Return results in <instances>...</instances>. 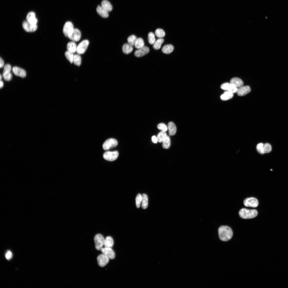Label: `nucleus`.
Wrapping results in <instances>:
<instances>
[{"instance_id":"f257e3e1","label":"nucleus","mask_w":288,"mask_h":288,"mask_svg":"<svg viewBox=\"0 0 288 288\" xmlns=\"http://www.w3.org/2000/svg\"><path fill=\"white\" fill-rule=\"evenodd\" d=\"M219 237L221 241L227 242L230 241L232 238L233 232L232 229L229 226H222L218 230Z\"/></svg>"},{"instance_id":"f03ea898","label":"nucleus","mask_w":288,"mask_h":288,"mask_svg":"<svg viewBox=\"0 0 288 288\" xmlns=\"http://www.w3.org/2000/svg\"><path fill=\"white\" fill-rule=\"evenodd\" d=\"M258 212L256 209L249 210L245 208L241 209L239 212V217L244 219L254 218L258 215Z\"/></svg>"},{"instance_id":"7ed1b4c3","label":"nucleus","mask_w":288,"mask_h":288,"mask_svg":"<svg viewBox=\"0 0 288 288\" xmlns=\"http://www.w3.org/2000/svg\"><path fill=\"white\" fill-rule=\"evenodd\" d=\"M95 249L100 250L104 246L105 239L103 236L100 234L96 235L94 238Z\"/></svg>"},{"instance_id":"20e7f679","label":"nucleus","mask_w":288,"mask_h":288,"mask_svg":"<svg viewBox=\"0 0 288 288\" xmlns=\"http://www.w3.org/2000/svg\"><path fill=\"white\" fill-rule=\"evenodd\" d=\"M118 145L117 140L114 139H110L106 140L103 143V149L107 150L116 147Z\"/></svg>"},{"instance_id":"39448f33","label":"nucleus","mask_w":288,"mask_h":288,"mask_svg":"<svg viewBox=\"0 0 288 288\" xmlns=\"http://www.w3.org/2000/svg\"><path fill=\"white\" fill-rule=\"evenodd\" d=\"M74 29L73 23L71 22L68 21L64 25L63 32L65 37L68 38L73 33Z\"/></svg>"},{"instance_id":"423d86ee","label":"nucleus","mask_w":288,"mask_h":288,"mask_svg":"<svg viewBox=\"0 0 288 288\" xmlns=\"http://www.w3.org/2000/svg\"><path fill=\"white\" fill-rule=\"evenodd\" d=\"M245 206L248 207L256 208L259 205V201L256 198L251 197L245 199L244 202Z\"/></svg>"},{"instance_id":"0eeeda50","label":"nucleus","mask_w":288,"mask_h":288,"mask_svg":"<svg viewBox=\"0 0 288 288\" xmlns=\"http://www.w3.org/2000/svg\"><path fill=\"white\" fill-rule=\"evenodd\" d=\"M118 155V153L117 151H108L104 154L103 158L107 161H113L117 159Z\"/></svg>"},{"instance_id":"6e6552de","label":"nucleus","mask_w":288,"mask_h":288,"mask_svg":"<svg viewBox=\"0 0 288 288\" xmlns=\"http://www.w3.org/2000/svg\"><path fill=\"white\" fill-rule=\"evenodd\" d=\"M89 44V41L87 40H84L82 41L77 46V53L79 54L85 53L87 49Z\"/></svg>"},{"instance_id":"1a4fd4ad","label":"nucleus","mask_w":288,"mask_h":288,"mask_svg":"<svg viewBox=\"0 0 288 288\" xmlns=\"http://www.w3.org/2000/svg\"><path fill=\"white\" fill-rule=\"evenodd\" d=\"M23 28L27 32H33L37 29V25H34L28 22L27 21H24L22 23Z\"/></svg>"},{"instance_id":"9d476101","label":"nucleus","mask_w":288,"mask_h":288,"mask_svg":"<svg viewBox=\"0 0 288 288\" xmlns=\"http://www.w3.org/2000/svg\"><path fill=\"white\" fill-rule=\"evenodd\" d=\"M97 260L99 265L100 267H104L109 263L110 259L102 254L98 256Z\"/></svg>"},{"instance_id":"9b49d317","label":"nucleus","mask_w":288,"mask_h":288,"mask_svg":"<svg viewBox=\"0 0 288 288\" xmlns=\"http://www.w3.org/2000/svg\"><path fill=\"white\" fill-rule=\"evenodd\" d=\"M103 254H104L110 259H114L115 257V254L114 251L111 248H103L101 250Z\"/></svg>"},{"instance_id":"f8f14e48","label":"nucleus","mask_w":288,"mask_h":288,"mask_svg":"<svg viewBox=\"0 0 288 288\" xmlns=\"http://www.w3.org/2000/svg\"><path fill=\"white\" fill-rule=\"evenodd\" d=\"M81 37V33L80 31L77 29H74L68 38L74 42H77L80 40Z\"/></svg>"},{"instance_id":"ddd939ff","label":"nucleus","mask_w":288,"mask_h":288,"mask_svg":"<svg viewBox=\"0 0 288 288\" xmlns=\"http://www.w3.org/2000/svg\"><path fill=\"white\" fill-rule=\"evenodd\" d=\"M149 51L148 47L146 46H144L141 49H138L135 52L134 55L137 57H142L147 54Z\"/></svg>"},{"instance_id":"4468645a","label":"nucleus","mask_w":288,"mask_h":288,"mask_svg":"<svg viewBox=\"0 0 288 288\" xmlns=\"http://www.w3.org/2000/svg\"><path fill=\"white\" fill-rule=\"evenodd\" d=\"M12 70L14 74L17 76L22 78L25 77L26 76V72L23 69L15 67H14Z\"/></svg>"},{"instance_id":"2eb2a0df","label":"nucleus","mask_w":288,"mask_h":288,"mask_svg":"<svg viewBox=\"0 0 288 288\" xmlns=\"http://www.w3.org/2000/svg\"><path fill=\"white\" fill-rule=\"evenodd\" d=\"M27 21L29 23L34 25H37L38 20L35 17L34 13L33 11L29 12L27 14L26 17Z\"/></svg>"},{"instance_id":"dca6fc26","label":"nucleus","mask_w":288,"mask_h":288,"mask_svg":"<svg viewBox=\"0 0 288 288\" xmlns=\"http://www.w3.org/2000/svg\"><path fill=\"white\" fill-rule=\"evenodd\" d=\"M251 89L248 86H242L238 88L237 94L239 96H243L249 93Z\"/></svg>"},{"instance_id":"f3484780","label":"nucleus","mask_w":288,"mask_h":288,"mask_svg":"<svg viewBox=\"0 0 288 288\" xmlns=\"http://www.w3.org/2000/svg\"><path fill=\"white\" fill-rule=\"evenodd\" d=\"M230 83L237 88H239L243 86L244 83L243 81L241 79L237 77L232 79L230 81Z\"/></svg>"},{"instance_id":"a211bd4d","label":"nucleus","mask_w":288,"mask_h":288,"mask_svg":"<svg viewBox=\"0 0 288 288\" xmlns=\"http://www.w3.org/2000/svg\"><path fill=\"white\" fill-rule=\"evenodd\" d=\"M97 10L98 13L102 17L107 18L109 16V12L103 8L101 6L99 5Z\"/></svg>"},{"instance_id":"6ab92c4d","label":"nucleus","mask_w":288,"mask_h":288,"mask_svg":"<svg viewBox=\"0 0 288 288\" xmlns=\"http://www.w3.org/2000/svg\"><path fill=\"white\" fill-rule=\"evenodd\" d=\"M167 127L170 136H173L176 134L177 128L174 123L171 122H169L168 124Z\"/></svg>"},{"instance_id":"aec40b11","label":"nucleus","mask_w":288,"mask_h":288,"mask_svg":"<svg viewBox=\"0 0 288 288\" xmlns=\"http://www.w3.org/2000/svg\"><path fill=\"white\" fill-rule=\"evenodd\" d=\"M101 6L108 12L111 11L113 8L111 4L106 0H104L102 2Z\"/></svg>"},{"instance_id":"412c9836","label":"nucleus","mask_w":288,"mask_h":288,"mask_svg":"<svg viewBox=\"0 0 288 288\" xmlns=\"http://www.w3.org/2000/svg\"><path fill=\"white\" fill-rule=\"evenodd\" d=\"M77 47L74 42H70L68 43L67 45L68 51L72 53H75L77 50Z\"/></svg>"},{"instance_id":"4be33fe9","label":"nucleus","mask_w":288,"mask_h":288,"mask_svg":"<svg viewBox=\"0 0 288 288\" xmlns=\"http://www.w3.org/2000/svg\"><path fill=\"white\" fill-rule=\"evenodd\" d=\"M114 244L113 239L110 236L107 237L105 239L104 246L105 247L112 248Z\"/></svg>"},{"instance_id":"5701e85b","label":"nucleus","mask_w":288,"mask_h":288,"mask_svg":"<svg viewBox=\"0 0 288 288\" xmlns=\"http://www.w3.org/2000/svg\"><path fill=\"white\" fill-rule=\"evenodd\" d=\"M174 49V46L172 45H166L163 47L162 49L163 53L166 54H169L173 51Z\"/></svg>"},{"instance_id":"b1692460","label":"nucleus","mask_w":288,"mask_h":288,"mask_svg":"<svg viewBox=\"0 0 288 288\" xmlns=\"http://www.w3.org/2000/svg\"><path fill=\"white\" fill-rule=\"evenodd\" d=\"M133 50V46L129 44H124L122 47V51L123 52L126 54L131 53Z\"/></svg>"},{"instance_id":"393cba45","label":"nucleus","mask_w":288,"mask_h":288,"mask_svg":"<svg viewBox=\"0 0 288 288\" xmlns=\"http://www.w3.org/2000/svg\"><path fill=\"white\" fill-rule=\"evenodd\" d=\"M233 93L227 91L225 92L221 96L220 98L223 101H226L232 99L233 97Z\"/></svg>"},{"instance_id":"a878e982","label":"nucleus","mask_w":288,"mask_h":288,"mask_svg":"<svg viewBox=\"0 0 288 288\" xmlns=\"http://www.w3.org/2000/svg\"><path fill=\"white\" fill-rule=\"evenodd\" d=\"M142 196V207L143 209H146L148 206V197L147 195L145 194H143Z\"/></svg>"},{"instance_id":"bb28decb","label":"nucleus","mask_w":288,"mask_h":288,"mask_svg":"<svg viewBox=\"0 0 288 288\" xmlns=\"http://www.w3.org/2000/svg\"><path fill=\"white\" fill-rule=\"evenodd\" d=\"M163 147L165 149H169L171 145V141L170 137L167 136L163 142Z\"/></svg>"},{"instance_id":"cd10ccee","label":"nucleus","mask_w":288,"mask_h":288,"mask_svg":"<svg viewBox=\"0 0 288 288\" xmlns=\"http://www.w3.org/2000/svg\"><path fill=\"white\" fill-rule=\"evenodd\" d=\"M164 41V40L162 38H159L156 40L153 45V49L157 50L160 49Z\"/></svg>"},{"instance_id":"c85d7f7f","label":"nucleus","mask_w":288,"mask_h":288,"mask_svg":"<svg viewBox=\"0 0 288 288\" xmlns=\"http://www.w3.org/2000/svg\"><path fill=\"white\" fill-rule=\"evenodd\" d=\"M145 42L143 39L141 38H137L135 46L136 49H139L145 46Z\"/></svg>"},{"instance_id":"c756f323","label":"nucleus","mask_w":288,"mask_h":288,"mask_svg":"<svg viewBox=\"0 0 288 288\" xmlns=\"http://www.w3.org/2000/svg\"><path fill=\"white\" fill-rule=\"evenodd\" d=\"M167 136L166 132L161 131L158 134L157 136L158 141L160 143L162 142Z\"/></svg>"},{"instance_id":"7c9ffc66","label":"nucleus","mask_w":288,"mask_h":288,"mask_svg":"<svg viewBox=\"0 0 288 288\" xmlns=\"http://www.w3.org/2000/svg\"><path fill=\"white\" fill-rule=\"evenodd\" d=\"M73 63L75 65L78 66H80L81 63V56L79 55H74Z\"/></svg>"},{"instance_id":"2f4dec72","label":"nucleus","mask_w":288,"mask_h":288,"mask_svg":"<svg viewBox=\"0 0 288 288\" xmlns=\"http://www.w3.org/2000/svg\"><path fill=\"white\" fill-rule=\"evenodd\" d=\"M155 33L156 36L159 38H164L165 34L164 31L161 29H158L156 30Z\"/></svg>"},{"instance_id":"473e14b6","label":"nucleus","mask_w":288,"mask_h":288,"mask_svg":"<svg viewBox=\"0 0 288 288\" xmlns=\"http://www.w3.org/2000/svg\"><path fill=\"white\" fill-rule=\"evenodd\" d=\"M148 41L151 45H153L156 41L155 35L152 32H150L148 34Z\"/></svg>"},{"instance_id":"72a5a7b5","label":"nucleus","mask_w":288,"mask_h":288,"mask_svg":"<svg viewBox=\"0 0 288 288\" xmlns=\"http://www.w3.org/2000/svg\"><path fill=\"white\" fill-rule=\"evenodd\" d=\"M65 56L70 62L71 64L73 63L74 56L73 53L68 51L65 52Z\"/></svg>"},{"instance_id":"f704fd0d","label":"nucleus","mask_w":288,"mask_h":288,"mask_svg":"<svg viewBox=\"0 0 288 288\" xmlns=\"http://www.w3.org/2000/svg\"><path fill=\"white\" fill-rule=\"evenodd\" d=\"M137 39V38L135 35H131L129 37L127 41L128 43L132 46H135Z\"/></svg>"},{"instance_id":"c9c22d12","label":"nucleus","mask_w":288,"mask_h":288,"mask_svg":"<svg viewBox=\"0 0 288 288\" xmlns=\"http://www.w3.org/2000/svg\"><path fill=\"white\" fill-rule=\"evenodd\" d=\"M3 76L4 79L7 81H10L13 78V75L11 72H3Z\"/></svg>"},{"instance_id":"e433bc0d","label":"nucleus","mask_w":288,"mask_h":288,"mask_svg":"<svg viewBox=\"0 0 288 288\" xmlns=\"http://www.w3.org/2000/svg\"><path fill=\"white\" fill-rule=\"evenodd\" d=\"M263 149L265 153H268L272 151V147L270 144L266 143L263 145Z\"/></svg>"},{"instance_id":"4c0bfd02","label":"nucleus","mask_w":288,"mask_h":288,"mask_svg":"<svg viewBox=\"0 0 288 288\" xmlns=\"http://www.w3.org/2000/svg\"><path fill=\"white\" fill-rule=\"evenodd\" d=\"M142 196L140 194H138L136 199V205L137 208H139L142 202Z\"/></svg>"},{"instance_id":"58836bf2","label":"nucleus","mask_w":288,"mask_h":288,"mask_svg":"<svg viewBox=\"0 0 288 288\" xmlns=\"http://www.w3.org/2000/svg\"><path fill=\"white\" fill-rule=\"evenodd\" d=\"M157 127L159 129L163 131L166 132L168 130L167 127L163 123L159 124L157 126Z\"/></svg>"},{"instance_id":"ea45409f","label":"nucleus","mask_w":288,"mask_h":288,"mask_svg":"<svg viewBox=\"0 0 288 288\" xmlns=\"http://www.w3.org/2000/svg\"><path fill=\"white\" fill-rule=\"evenodd\" d=\"M263 144L262 143H260L258 144L256 147V149L258 152L260 154H265L263 149Z\"/></svg>"},{"instance_id":"a19ab883","label":"nucleus","mask_w":288,"mask_h":288,"mask_svg":"<svg viewBox=\"0 0 288 288\" xmlns=\"http://www.w3.org/2000/svg\"><path fill=\"white\" fill-rule=\"evenodd\" d=\"M231 86L230 83H223L221 86V88L223 90L228 91Z\"/></svg>"},{"instance_id":"79ce46f5","label":"nucleus","mask_w":288,"mask_h":288,"mask_svg":"<svg viewBox=\"0 0 288 288\" xmlns=\"http://www.w3.org/2000/svg\"><path fill=\"white\" fill-rule=\"evenodd\" d=\"M13 257V254L11 251L9 250H8L5 254V257L8 260H10Z\"/></svg>"},{"instance_id":"37998d69","label":"nucleus","mask_w":288,"mask_h":288,"mask_svg":"<svg viewBox=\"0 0 288 288\" xmlns=\"http://www.w3.org/2000/svg\"><path fill=\"white\" fill-rule=\"evenodd\" d=\"M237 90L238 88L233 85H231V86L228 91L233 94L237 92Z\"/></svg>"},{"instance_id":"c03bdc74","label":"nucleus","mask_w":288,"mask_h":288,"mask_svg":"<svg viewBox=\"0 0 288 288\" xmlns=\"http://www.w3.org/2000/svg\"><path fill=\"white\" fill-rule=\"evenodd\" d=\"M11 67L10 65L8 64L5 65L3 73L4 72H11Z\"/></svg>"},{"instance_id":"a18cd8bd","label":"nucleus","mask_w":288,"mask_h":288,"mask_svg":"<svg viewBox=\"0 0 288 288\" xmlns=\"http://www.w3.org/2000/svg\"><path fill=\"white\" fill-rule=\"evenodd\" d=\"M152 141L154 143H157L158 142L157 137L155 136H154L152 137Z\"/></svg>"},{"instance_id":"49530a36","label":"nucleus","mask_w":288,"mask_h":288,"mask_svg":"<svg viewBox=\"0 0 288 288\" xmlns=\"http://www.w3.org/2000/svg\"><path fill=\"white\" fill-rule=\"evenodd\" d=\"M4 65V62L3 59L1 57L0 59V67L3 68Z\"/></svg>"},{"instance_id":"de8ad7c7","label":"nucleus","mask_w":288,"mask_h":288,"mask_svg":"<svg viewBox=\"0 0 288 288\" xmlns=\"http://www.w3.org/2000/svg\"><path fill=\"white\" fill-rule=\"evenodd\" d=\"M4 86V83L3 82L2 80L0 82V88H2Z\"/></svg>"},{"instance_id":"09e8293b","label":"nucleus","mask_w":288,"mask_h":288,"mask_svg":"<svg viewBox=\"0 0 288 288\" xmlns=\"http://www.w3.org/2000/svg\"><path fill=\"white\" fill-rule=\"evenodd\" d=\"M2 76L1 75V76H0V79H1V80L2 79Z\"/></svg>"}]
</instances>
